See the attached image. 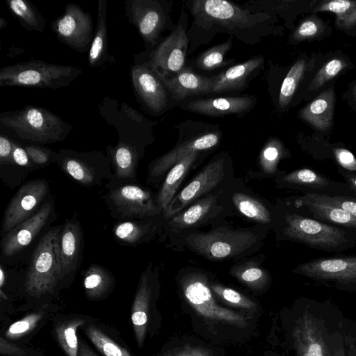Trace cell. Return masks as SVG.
<instances>
[{
    "mask_svg": "<svg viewBox=\"0 0 356 356\" xmlns=\"http://www.w3.org/2000/svg\"><path fill=\"white\" fill-rule=\"evenodd\" d=\"M193 17L187 31L188 53L207 44L218 33H229L247 44L281 33L275 15L254 11L225 0H193L188 2Z\"/></svg>",
    "mask_w": 356,
    "mask_h": 356,
    "instance_id": "1",
    "label": "cell"
},
{
    "mask_svg": "<svg viewBox=\"0 0 356 356\" xmlns=\"http://www.w3.org/2000/svg\"><path fill=\"white\" fill-rule=\"evenodd\" d=\"M280 236L328 252H341L356 246V231L323 222L294 209L284 213Z\"/></svg>",
    "mask_w": 356,
    "mask_h": 356,
    "instance_id": "2",
    "label": "cell"
},
{
    "mask_svg": "<svg viewBox=\"0 0 356 356\" xmlns=\"http://www.w3.org/2000/svg\"><path fill=\"white\" fill-rule=\"evenodd\" d=\"M60 232L54 227L45 233L31 257L24 289L36 307L47 303V298L56 295L58 286L63 281L58 250Z\"/></svg>",
    "mask_w": 356,
    "mask_h": 356,
    "instance_id": "3",
    "label": "cell"
},
{
    "mask_svg": "<svg viewBox=\"0 0 356 356\" xmlns=\"http://www.w3.org/2000/svg\"><path fill=\"white\" fill-rule=\"evenodd\" d=\"M0 122L14 131L19 138L38 144L63 141L73 129L51 111L32 105L1 112Z\"/></svg>",
    "mask_w": 356,
    "mask_h": 356,
    "instance_id": "4",
    "label": "cell"
},
{
    "mask_svg": "<svg viewBox=\"0 0 356 356\" xmlns=\"http://www.w3.org/2000/svg\"><path fill=\"white\" fill-rule=\"evenodd\" d=\"M82 74L81 68L31 59L0 69V87L58 89L68 86Z\"/></svg>",
    "mask_w": 356,
    "mask_h": 356,
    "instance_id": "5",
    "label": "cell"
},
{
    "mask_svg": "<svg viewBox=\"0 0 356 356\" xmlns=\"http://www.w3.org/2000/svg\"><path fill=\"white\" fill-rule=\"evenodd\" d=\"M188 16L181 10L177 25L154 47L134 55L135 63L147 65L163 81H167L186 67L190 41L187 35Z\"/></svg>",
    "mask_w": 356,
    "mask_h": 356,
    "instance_id": "6",
    "label": "cell"
},
{
    "mask_svg": "<svg viewBox=\"0 0 356 356\" xmlns=\"http://www.w3.org/2000/svg\"><path fill=\"white\" fill-rule=\"evenodd\" d=\"M99 113L105 122L116 130L118 140L145 149L154 139V122L150 121L141 113L129 104H118L108 96L103 98L98 106Z\"/></svg>",
    "mask_w": 356,
    "mask_h": 356,
    "instance_id": "7",
    "label": "cell"
},
{
    "mask_svg": "<svg viewBox=\"0 0 356 356\" xmlns=\"http://www.w3.org/2000/svg\"><path fill=\"white\" fill-rule=\"evenodd\" d=\"M171 2L164 0H127L125 17L142 38L147 49L161 41L163 32L172 27Z\"/></svg>",
    "mask_w": 356,
    "mask_h": 356,
    "instance_id": "8",
    "label": "cell"
},
{
    "mask_svg": "<svg viewBox=\"0 0 356 356\" xmlns=\"http://www.w3.org/2000/svg\"><path fill=\"white\" fill-rule=\"evenodd\" d=\"M257 241L258 236L252 232L228 228L193 234L186 238L194 251L209 259L236 257L251 248Z\"/></svg>",
    "mask_w": 356,
    "mask_h": 356,
    "instance_id": "9",
    "label": "cell"
},
{
    "mask_svg": "<svg viewBox=\"0 0 356 356\" xmlns=\"http://www.w3.org/2000/svg\"><path fill=\"white\" fill-rule=\"evenodd\" d=\"M56 163L72 179L86 187L100 186L104 179H111L113 176L108 156L99 150L59 149Z\"/></svg>",
    "mask_w": 356,
    "mask_h": 356,
    "instance_id": "10",
    "label": "cell"
},
{
    "mask_svg": "<svg viewBox=\"0 0 356 356\" xmlns=\"http://www.w3.org/2000/svg\"><path fill=\"white\" fill-rule=\"evenodd\" d=\"M51 29L67 47L80 53L89 51L94 38L92 18L79 5L66 4L63 15L51 22Z\"/></svg>",
    "mask_w": 356,
    "mask_h": 356,
    "instance_id": "11",
    "label": "cell"
},
{
    "mask_svg": "<svg viewBox=\"0 0 356 356\" xmlns=\"http://www.w3.org/2000/svg\"><path fill=\"white\" fill-rule=\"evenodd\" d=\"M109 188L106 202L115 218H143L154 216L161 211L149 191L132 182Z\"/></svg>",
    "mask_w": 356,
    "mask_h": 356,
    "instance_id": "12",
    "label": "cell"
},
{
    "mask_svg": "<svg viewBox=\"0 0 356 356\" xmlns=\"http://www.w3.org/2000/svg\"><path fill=\"white\" fill-rule=\"evenodd\" d=\"M130 77L136 97L149 113L158 115L168 109L170 94L147 65L134 62L130 68Z\"/></svg>",
    "mask_w": 356,
    "mask_h": 356,
    "instance_id": "13",
    "label": "cell"
},
{
    "mask_svg": "<svg viewBox=\"0 0 356 356\" xmlns=\"http://www.w3.org/2000/svg\"><path fill=\"white\" fill-rule=\"evenodd\" d=\"M49 192L44 179L31 180L23 184L10 200L5 210L3 231L6 233L35 214Z\"/></svg>",
    "mask_w": 356,
    "mask_h": 356,
    "instance_id": "14",
    "label": "cell"
},
{
    "mask_svg": "<svg viewBox=\"0 0 356 356\" xmlns=\"http://www.w3.org/2000/svg\"><path fill=\"white\" fill-rule=\"evenodd\" d=\"M279 181L283 187L299 191L302 195L353 196L345 182L332 180L318 171L307 168L285 173L280 176Z\"/></svg>",
    "mask_w": 356,
    "mask_h": 356,
    "instance_id": "15",
    "label": "cell"
},
{
    "mask_svg": "<svg viewBox=\"0 0 356 356\" xmlns=\"http://www.w3.org/2000/svg\"><path fill=\"white\" fill-rule=\"evenodd\" d=\"M183 291L188 302L205 317L240 323L242 318L237 314L216 305L205 277L191 273L182 281Z\"/></svg>",
    "mask_w": 356,
    "mask_h": 356,
    "instance_id": "16",
    "label": "cell"
},
{
    "mask_svg": "<svg viewBox=\"0 0 356 356\" xmlns=\"http://www.w3.org/2000/svg\"><path fill=\"white\" fill-rule=\"evenodd\" d=\"M293 271L317 280L356 284V256L313 259L298 265Z\"/></svg>",
    "mask_w": 356,
    "mask_h": 356,
    "instance_id": "17",
    "label": "cell"
},
{
    "mask_svg": "<svg viewBox=\"0 0 356 356\" xmlns=\"http://www.w3.org/2000/svg\"><path fill=\"white\" fill-rule=\"evenodd\" d=\"M224 173V160L218 159L206 165L163 210L166 218L176 215L191 202L211 191L221 181Z\"/></svg>",
    "mask_w": 356,
    "mask_h": 356,
    "instance_id": "18",
    "label": "cell"
},
{
    "mask_svg": "<svg viewBox=\"0 0 356 356\" xmlns=\"http://www.w3.org/2000/svg\"><path fill=\"white\" fill-rule=\"evenodd\" d=\"M289 205L298 213L325 223L356 231V218L343 209L307 194L293 197Z\"/></svg>",
    "mask_w": 356,
    "mask_h": 356,
    "instance_id": "19",
    "label": "cell"
},
{
    "mask_svg": "<svg viewBox=\"0 0 356 356\" xmlns=\"http://www.w3.org/2000/svg\"><path fill=\"white\" fill-rule=\"evenodd\" d=\"M53 209V202H46L35 214L7 232L1 241L3 255L14 256L29 245L47 224Z\"/></svg>",
    "mask_w": 356,
    "mask_h": 356,
    "instance_id": "20",
    "label": "cell"
},
{
    "mask_svg": "<svg viewBox=\"0 0 356 356\" xmlns=\"http://www.w3.org/2000/svg\"><path fill=\"white\" fill-rule=\"evenodd\" d=\"M221 131H209L185 139L175 148L155 159L150 165L149 176H161L180 160L195 152L210 149L218 145L221 139Z\"/></svg>",
    "mask_w": 356,
    "mask_h": 356,
    "instance_id": "21",
    "label": "cell"
},
{
    "mask_svg": "<svg viewBox=\"0 0 356 356\" xmlns=\"http://www.w3.org/2000/svg\"><path fill=\"white\" fill-rule=\"evenodd\" d=\"M257 99L253 95L197 99L180 104L183 109L211 117L235 114L242 115L250 111Z\"/></svg>",
    "mask_w": 356,
    "mask_h": 356,
    "instance_id": "22",
    "label": "cell"
},
{
    "mask_svg": "<svg viewBox=\"0 0 356 356\" xmlns=\"http://www.w3.org/2000/svg\"><path fill=\"white\" fill-rule=\"evenodd\" d=\"M152 265L141 274L134 298L131 319L137 346L142 348L149 327L153 298Z\"/></svg>",
    "mask_w": 356,
    "mask_h": 356,
    "instance_id": "23",
    "label": "cell"
},
{
    "mask_svg": "<svg viewBox=\"0 0 356 356\" xmlns=\"http://www.w3.org/2000/svg\"><path fill=\"white\" fill-rule=\"evenodd\" d=\"M58 310V306L51 302L35 307L22 318L11 323L1 336L12 342L27 343L49 320H51Z\"/></svg>",
    "mask_w": 356,
    "mask_h": 356,
    "instance_id": "24",
    "label": "cell"
},
{
    "mask_svg": "<svg viewBox=\"0 0 356 356\" xmlns=\"http://www.w3.org/2000/svg\"><path fill=\"white\" fill-rule=\"evenodd\" d=\"M264 63L261 55L254 56L244 63L230 67L211 77V93H220L244 90L259 72Z\"/></svg>",
    "mask_w": 356,
    "mask_h": 356,
    "instance_id": "25",
    "label": "cell"
},
{
    "mask_svg": "<svg viewBox=\"0 0 356 356\" xmlns=\"http://www.w3.org/2000/svg\"><path fill=\"white\" fill-rule=\"evenodd\" d=\"M83 231L76 219H66L58 237L59 259L63 280L72 275L79 264Z\"/></svg>",
    "mask_w": 356,
    "mask_h": 356,
    "instance_id": "26",
    "label": "cell"
},
{
    "mask_svg": "<svg viewBox=\"0 0 356 356\" xmlns=\"http://www.w3.org/2000/svg\"><path fill=\"white\" fill-rule=\"evenodd\" d=\"M108 156L114 170L110 184L132 182L136 179L139 161L144 149L118 140L115 146L107 147Z\"/></svg>",
    "mask_w": 356,
    "mask_h": 356,
    "instance_id": "27",
    "label": "cell"
},
{
    "mask_svg": "<svg viewBox=\"0 0 356 356\" xmlns=\"http://www.w3.org/2000/svg\"><path fill=\"white\" fill-rule=\"evenodd\" d=\"M94 318L79 314H56L51 318V333L65 356H79V329L92 321Z\"/></svg>",
    "mask_w": 356,
    "mask_h": 356,
    "instance_id": "28",
    "label": "cell"
},
{
    "mask_svg": "<svg viewBox=\"0 0 356 356\" xmlns=\"http://www.w3.org/2000/svg\"><path fill=\"white\" fill-rule=\"evenodd\" d=\"M334 104V89L330 88L303 107L299 111L298 116L316 129L327 134L332 126Z\"/></svg>",
    "mask_w": 356,
    "mask_h": 356,
    "instance_id": "29",
    "label": "cell"
},
{
    "mask_svg": "<svg viewBox=\"0 0 356 356\" xmlns=\"http://www.w3.org/2000/svg\"><path fill=\"white\" fill-rule=\"evenodd\" d=\"M163 83L172 99L177 101L191 96L209 94L212 88L211 77L200 75L186 67Z\"/></svg>",
    "mask_w": 356,
    "mask_h": 356,
    "instance_id": "30",
    "label": "cell"
},
{
    "mask_svg": "<svg viewBox=\"0 0 356 356\" xmlns=\"http://www.w3.org/2000/svg\"><path fill=\"white\" fill-rule=\"evenodd\" d=\"M81 330L102 356H134L111 328L97 323L95 318Z\"/></svg>",
    "mask_w": 356,
    "mask_h": 356,
    "instance_id": "31",
    "label": "cell"
},
{
    "mask_svg": "<svg viewBox=\"0 0 356 356\" xmlns=\"http://www.w3.org/2000/svg\"><path fill=\"white\" fill-rule=\"evenodd\" d=\"M107 1L98 0L97 18L94 38L88 53L91 67H101L115 63L114 57L108 51Z\"/></svg>",
    "mask_w": 356,
    "mask_h": 356,
    "instance_id": "32",
    "label": "cell"
},
{
    "mask_svg": "<svg viewBox=\"0 0 356 356\" xmlns=\"http://www.w3.org/2000/svg\"><path fill=\"white\" fill-rule=\"evenodd\" d=\"M115 279L113 273L102 266L93 264L86 270L83 279L85 294L88 300L99 301L113 291Z\"/></svg>",
    "mask_w": 356,
    "mask_h": 356,
    "instance_id": "33",
    "label": "cell"
},
{
    "mask_svg": "<svg viewBox=\"0 0 356 356\" xmlns=\"http://www.w3.org/2000/svg\"><path fill=\"white\" fill-rule=\"evenodd\" d=\"M199 155L200 152L191 153L170 170L156 199V202L161 210H165L171 202L179 185Z\"/></svg>",
    "mask_w": 356,
    "mask_h": 356,
    "instance_id": "34",
    "label": "cell"
},
{
    "mask_svg": "<svg viewBox=\"0 0 356 356\" xmlns=\"http://www.w3.org/2000/svg\"><path fill=\"white\" fill-rule=\"evenodd\" d=\"M10 12L20 25L30 31L43 33L46 21L37 8L29 0H6Z\"/></svg>",
    "mask_w": 356,
    "mask_h": 356,
    "instance_id": "35",
    "label": "cell"
},
{
    "mask_svg": "<svg viewBox=\"0 0 356 356\" xmlns=\"http://www.w3.org/2000/svg\"><path fill=\"white\" fill-rule=\"evenodd\" d=\"M314 59L309 60L306 58H300L292 65L286 76L282 81L280 94L279 106L281 108H286L294 97L301 81H302L312 63Z\"/></svg>",
    "mask_w": 356,
    "mask_h": 356,
    "instance_id": "36",
    "label": "cell"
},
{
    "mask_svg": "<svg viewBox=\"0 0 356 356\" xmlns=\"http://www.w3.org/2000/svg\"><path fill=\"white\" fill-rule=\"evenodd\" d=\"M216 195H209L199 200L187 209L171 217L170 225L173 229H181L193 227L202 221L216 202Z\"/></svg>",
    "mask_w": 356,
    "mask_h": 356,
    "instance_id": "37",
    "label": "cell"
},
{
    "mask_svg": "<svg viewBox=\"0 0 356 356\" xmlns=\"http://www.w3.org/2000/svg\"><path fill=\"white\" fill-rule=\"evenodd\" d=\"M313 12H331L336 15V26L341 30L356 28V1L332 0L321 2Z\"/></svg>",
    "mask_w": 356,
    "mask_h": 356,
    "instance_id": "38",
    "label": "cell"
},
{
    "mask_svg": "<svg viewBox=\"0 0 356 356\" xmlns=\"http://www.w3.org/2000/svg\"><path fill=\"white\" fill-rule=\"evenodd\" d=\"M232 47V37L225 42L208 49L198 56L195 60L197 68L211 71L234 63V59H225V56Z\"/></svg>",
    "mask_w": 356,
    "mask_h": 356,
    "instance_id": "39",
    "label": "cell"
},
{
    "mask_svg": "<svg viewBox=\"0 0 356 356\" xmlns=\"http://www.w3.org/2000/svg\"><path fill=\"white\" fill-rule=\"evenodd\" d=\"M232 200L238 211L248 218L261 223L271 221L268 209L254 197L242 193H235Z\"/></svg>",
    "mask_w": 356,
    "mask_h": 356,
    "instance_id": "40",
    "label": "cell"
},
{
    "mask_svg": "<svg viewBox=\"0 0 356 356\" xmlns=\"http://www.w3.org/2000/svg\"><path fill=\"white\" fill-rule=\"evenodd\" d=\"M150 231L149 225L131 220L120 221L113 228L116 239L122 244L129 245H135L143 242Z\"/></svg>",
    "mask_w": 356,
    "mask_h": 356,
    "instance_id": "41",
    "label": "cell"
},
{
    "mask_svg": "<svg viewBox=\"0 0 356 356\" xmlns=\"http://www.w3.org/2000/svg\"><path fill=\"white\" fill-rule=\"evenodd\" d=\"M287 153L280 139L275 137L268 138L259 156V164L262 170L269 175L275 173L280 161L286 157Z\"/></svg>",
    "mask_w": 356,
    "mask_h": 356,
    "instance_id": "42",
    "label": "cell"
},
{
    "mask_svg": "<svg viewBox=\"0 0 356 356\" xmlns=\"http://www.w3.org/2000/svg\"><path fill=\"white\" fill-rule=\"evenodd\" d=\"M350 67V64L343 58L337 57L327 62L317 72L309 85V90H316L341 72Z\"/></svg>",
    "mask_w": 356,
    "mask_h": 356,
    "instance_id": "43",
    "label": "cell"
},
{
    "mask_svg": "<svg viewBox=\"0 0 356 356\" xmlns=\"http://www.w3.org/2000/svg\"><path fill=\"white\" fill-rule=\"evenodd\" d=\"M325 29L323 22L316 16H311L305 19L295 29L290 37L293 44L305 40H315L323 35Z\"/></svg>",
    "mask_w": 356,
    "mask_h": 356,
    "instance_id": "44",
    "label": "cell"
},
{
    "mask_svg": "<svg viewBox=\"0 0 356 356\" xmlns=\"http://www.w3.org/2000/svg\"><path fill=\"white\" fill-rule=\"evenodd\" d=\"M233 275L252 286H259L266 282L267 272L253 262H245L233 266L231 270Z\"/></svg>",
    "mask_w": 356,
    "mask_h": 356,
    "instance_id": "45",
    "label": "cell"
},
{
    "mask_svg": "<svg viewBox=\"0 0 356 356\" xmlns=\"http://www.w3.org/2000/svg\"><path fill=\"white\" fill-rule=\"evenodd\" d=\"M0 355L1 356H47L40 350L12 342L3 336L0 337Z\"/></svg>",
    "mask_w": 356,
    "mask_h": 356,
    "instance_id": "46",
    "label": "cell"
},
{
    "mask_svg": "<svg viewBox=\"0 0 356 356\" xmlns=\"http://www.w3.org/2000/svg\"><path fill=\"white\" fill-rule=\"evenodd\" d=\"M34 165L44 167L56 160L57 152L40 145H28L24 147Z\"/></svg>",
    "mask_w": 356,
    "mask_h": 356,
    "instance_id": "47",
    "label": "cell"
},
{
    "mask_svg": "<svg viewBox=\"0 0 356 356\" xmlns=\"http://www.w3.org/2000/svg\"><path fill=\"white\" fill-rule=\"evenodd\" d=\"M315 195L321 200L339 207L356 218V197L352 195Z\"/></svg>",
    "mask_w": 356,
    "mask_h": 356,
    "instance_id": "48",
    "label": "cell"
},
{
    "mask_svg": "<svg viewBox=\"0 0 356 356\" xmlns=\"http://www.w3.org/2000/svg\"><path fill=\"white\" fill-rule=\"evenodd\" d=\"M211 288L216 293L230 303L245 307H252V302L232 289L227 288L219 284H213Z\"/></svg>",
    "mask_w": 356,
    "mask_h": 356,
    "instance_id": "49",
    "label": "cell"
},
{
    "mask_svg": "<svg viewBox=\"0 0 356 356\" xmlns=\"http://www.w3.org/2000/svg\"><path fill=\"white\" fill-rule=\"evenodd\" d=\"M332 154L339 168L356 172V158L350 151L343 147H334Z\"/></svg>",
    "mask_w": 356,
    "mask_h": 356,
    "instance_id": "50",
    "label": "cell"
},
{
    "mask_svg": "<svg viewBox=\"0 0 356 356\" xmlns=\"http://www.w3.org/2000/svg\"><path fill=\"white\" fill-rule=\"evenodd\" d=\"M15 142L3 134L0 136V164H15L13 157Z\"/></svg>",
    "mask_w": 356,
    "mask_h": 356,
    "instance_id": "51",
    "label": "cell"
},
{
    "mask_svg": "<svg viewBox=\"0 0 356 356\" xmlns=\"http://www.w3.org/2000/svg\"><path fill=\"white\" fill-rule=\"evenodd\" d=\"M13 157L15 164L17 165L26 168H33L34 166L24 147L17 143H15Z\"/></svg>",
    "mask_w": 356,
    "mask_h": 356,
    "instance_id": "52",
    "label": "cell"
},
{
    "mask_svg": "<svg viewBox=\"0 0 356 356\" xmlns=\"http://www.w3.org/2000/svg\"><path fill=\"white\" fill-rule=\"evenodd\" d=\"M338 172L351 190L353 196L356 197V172H349L341 168H338Z\"/></svg>",
    "mask_w": 356,
    "mask_h": 356,
    "instance_id": "53",
    "label": "cell"
},
{
    "mask_svg": "<svg viewBox=\"0 0 356 356\" xmlns=\"http://www.w3.org/2000/svg\"><path fill=\"white\" fill-rule=\"evenodd\" d=\"M79 338V356H99L81 337Z\"/></svg>",
    "mask_w": 356,
    "mask_h": 356,
    "instance_id": "54",
    "label": "cell"
},
{
    "mask_svg": "<svg viewBox=\"0 0 356 356\" xmlns=\"http://www.w3.org/2000/svg\"><path fill=\"white\" fill-rule=\"evenodd\" d=\"M176 356H210L207 352L197 348H187L180 353Z\"/></svg>",
    "mask_w": 356,
    "mask_h": 356,
    "instance_id": "55",
    "label": "cell"
},
{
    "mask_svg": "<svg viewBox=\"0 0 356 356\" xmlns=\"http://www.w3.org/2000/svg\"><path fill=\"white\" fill-rule=\"evenodd\" d=\"M304 356H323L321 346L318 343L312 344Z\"/></svg>",
    "mask_w": 356,
    "mask_h": 356,
    "instance_id": "56",
    "label": "cell"
},
{
    "mask_svg": "<svg viewBox=\"0 0 356 356\" xmlns=\"http://www.w3.org/2000/svg\"><path fill=\"white\" fill-rule=\"evenodd\" d=\"M349 92H350V100H352L351 104L356 109V79L354 80L350 83V88H349Z\"/></svg>",
    "mask_w": 356,
    "mask_h": 356,
    "instance_id": "57",
    "label": "cell"
},
{
    "mask_svg": "<svg viewBox=\"0 0 356 356\" xmlns=\"http://www.w3.org/2000/svg\"><path fill=\"white\" fill-rule=\"evenodd\" d=\"M6 282V274L2 266L0 268V287L2 289Z\"/></svg>",
    "mask_w": 356,
    "mask_h": 356,
    "instance_id": "58",
    "label": "cell"
},
{
    "mask_svg": "<svg viewBox=\"0 0 356 356\" xmlns=\"http://www.w3.org/2000/svg\"><path fill=\"white\" fill-rule=\"evenodd\" d=\"M8 25V22L3 17L0 16V29H4Z\"/></svg>",
    "mask_w": 356,
    "mask_h": 356,
    "instance_id": "59",
    "label": "cell"
}]
</instances>
